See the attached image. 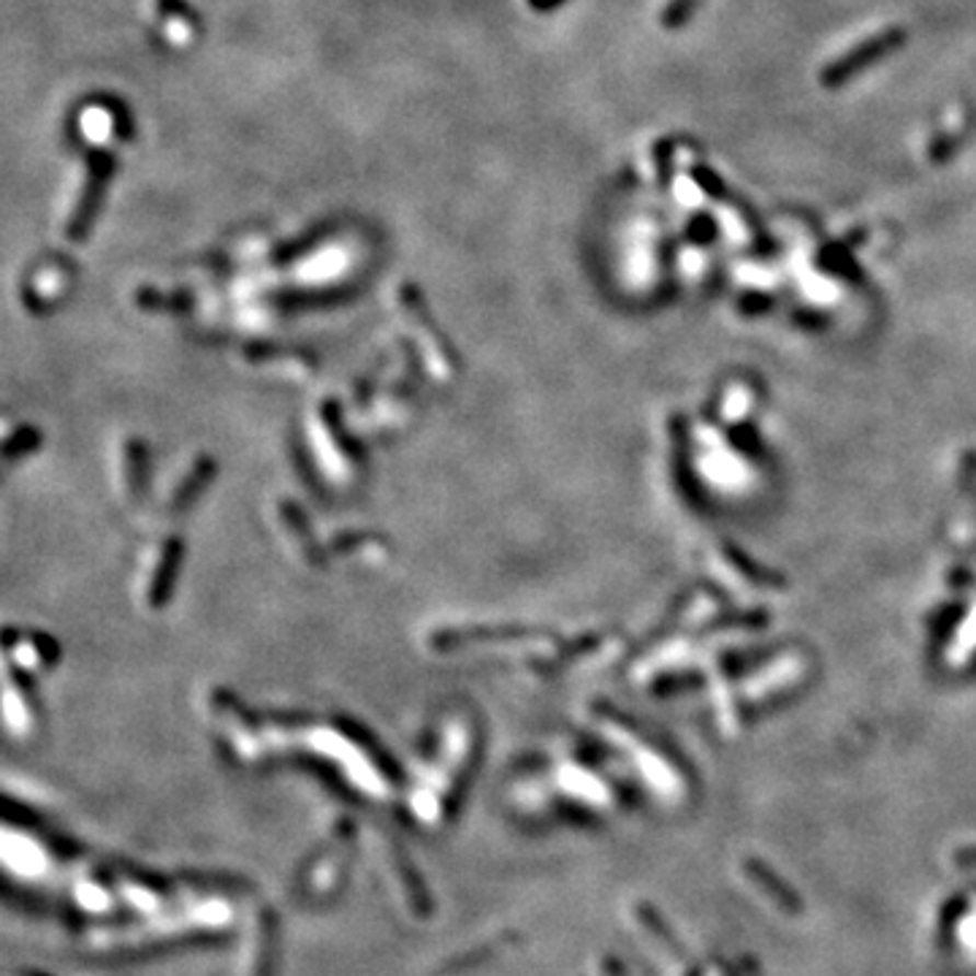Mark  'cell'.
<instances>
[{
	"mask_svg": "<svg viewBox=\"0 0 976 976\" xmlns=\"http://www.w3.org/2000/svg\"><path fill=\"white\" fill-rule=\"evenodd\" d=\"M957 513H955V521H952V535L957 540L966 542L974 538L976 532V459L974 453H968V459L963 461L961 467V489H957Z\"/></svg>",
	"mask_w": 976,
	"mask_h": 976,
	"instance_id": "cell-5",
	"label": "cell"
},
{
	"mask_svg": "<svg viewBox=\"0 0 976 976\" xmlns=\"http://www.w3.org/2000/svg\"><path fill=\"white\" fill-rule=\"evenodd\" d=\"M112 169H114L112 156H106V152H95V156H90V182L82 191V198H79L77 209H73L71 222H68V237L71 239H82L84 233L90 231V226H93L95 213H99L101 207V193H104L106 182L112 180Z\"/></svg>",
	"mask_w": 976,
	"mask_h": 976,
	"instance_id": "cell-3",
	"label": "cell"
},
{
	"mask_svg": "<svg viewBox=\"0 0 976 976\" xmlns=\"http://www.w3.org/2000/svg\"><path fill=\"white\" fill-rule=\"evenodd\" d=\"M0 708H3L5 727L14 733H25L31 724H36L38 705L33 700V689L25 676L5 673L3 689H0Z\"/></svg>",
	"mask_w": 976,
	"mask_h": 976,
	"instance_id": "cell-4",
	"label": "cell"
},
{
	"mask_svg": "<svg viewBox=\"0 0 976 976\" xmlns=\"http://www.w3.org/2000/svg\"><path fill=\"white\" fill-rule=\"evenodd\" d=\"M38 445H42V434L31 426H14V429L0 432V472L33 453Z\"/></svg>",
	"mask_w": 976,
	"mask_h": 976,
	"instance_id": "cell-6",
	"label": "cell"
},
{
	"mask_svg": "<svg viewBox=\"0 0 976 976\" xmlns=\"http://www.w3.org/2000/svg\"><path fill=\"white\" fill-rule=\"evenodd\" d=\"M904 44H906L904 27H887V31L865 38L858 49H852V53L838 57V60L833 62L827 71H822V84H827V88H838V84L849 82V79L858 77L860 71L871 68L876 60L893 55L895 49H900Z\"/></svg>",
	"mask_w": 976,
	"mask_h": 976,
	"instance_id": "cell-2",
	"label": "cell"
},
{
	"mask_svg": "<svg viewBox=\"0 0 976 976\" xmlns=\"http://www.w3.org/2000/svg\"><path fill=\"white\" fill-rule=\"evenodd\" d=\"M0 659H3L5 673L16 676H38L49 670L57 662V646L47 635L20 630L0 632Z\"/></svg>",
	"mask_w": 976,
	"mask_h": 976,
	"instance_id": "cell-1",
	"label": "cell"
}]
</instances>
